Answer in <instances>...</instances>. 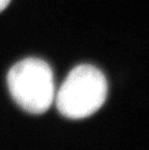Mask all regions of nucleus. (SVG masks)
I'll return each mask as SVG.
<instances>
[{"mask_svg":"<svg viewBox=\"0 0 149 150\" xmlns=\"http://www.w3.org/2000/svg\"><path fill=\"white\" fill-rule=\"evenodd\" d=\"M107 96L106 76L96 67L83 64L69 73L55 94L54 102L63 116L82 119L99 110Z\"/></svg>","mask_w":149,"mask_h":150,"instance_id":"obj_1","label":"nucleus"},{"mask_svg":"<svg viewBox=\"0 0 149 150\" xmlns=\"http://www.w3.org/2000/svg\"><path fill=\"white\" fill-rule=\"evenodd\" d=\"M11 0H0V13L7 8V6L10 4Z\"/></svg>","mask_w":149,"mask_h":150,"instance_id":"obj_3","label":"nucleus"},{"mask_svg":"<svg viewBox=\"0 0 149 150\" xmlns=\"http://www.w3.org/2000/svg\"><path fill=\"white\" fill-rule=\"evenodd\" d=\"M9 91L23 110L42 114L55 100V86L52 68L39 58L23 59L10 69L7 76Z\"/></svg>","mask_w":149,"mask_h":150,"instance_id":"obj_2","label":"nucleus"}]
</instances>
